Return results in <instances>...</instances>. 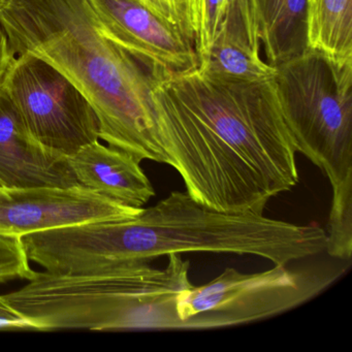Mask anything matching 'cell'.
<instances>
[{
    "label": "cell",
    "mask_w": 352,
    "mask_h": 352,
    "mask_svg": "<svg viewBox=\"0 0 352 352\" xmlns=\"http://www.w3.org/2000/svg\"><path fill=\"white\" fill-rule=\"evenodd\" d=\"M69 160L36 141L0 86V189L73 187Z\"/></svg>",
    "instance_id": "9"
},
{
    "label": "cell",
    "mask_w": 352,
    "mask_h": 352,
    "mask_svg": "<svg viewBox=\"0 0 352 352\" xmlns=\"http://www.w3.org/2000/svg\"><path fill=\"white\" fill-rule=\"evenodd\" d=\"M0 86L32 137L48 149L69 157L100 141V122L87 98L46 61L15 55Z\"/></svg>",
    "instance_id": "6"
},
{
    "label": "cell",
    "mask_w": 352,
    "mask_h": 352,
    "mask_svg": "<svg viewBox=\"0 0 352 352\" xmlns=\"http://www.w3.org/2000/svg\"><path fill=\"white\" fill-rule=\"evenodd\" d=\"M0 331H36L34 325L0 296Z\"/></svg>",
    "instance_id": "17"
},
{
    "label": "cell",
    "mask_w": 352,
    "mask_h": 352,
    "mask_svg": "<svg viewBox=\"0 0 352 352\" xmlns=\"http://www.w3.org/2000/svg\"><path fill=\"white\" fill-rule=\"evenodd\" d=\"M0 24L15 55L46 61L87 98L100 140L170 166L154 107L155 80L104 34L88 0H0Z\"/></svg>",
    "instance_id": "2"
},
{
    "label": "cell",
    "mask_w": 352,
    "mask_h": 352,
    "mask_svg": "<svg viewBox=\"0 0 352 352\" xmlns=\"http://www.w3.org/2000/svg\"><path fill=\"white\" fill-rule=\"evenodd\" d=\"M178 5H180V7L186 12L187 15H188L189 19H190V13H189V6H190V0H176ZM191 22V19H190ZM192 26V25H191Z\"/></svg>",
    "instance_id": "19"
},
{
    "label": "cell",
    "mask_w": 352,
    "mask_h": 352,
    "mask_svg": "<svg viewBox=\"0 0 352 352\" xmlns=\"http://www.w3.org/2000/svg\"><path fill=\"white\" fill-rule=\"evenodd\" d=\"M142 209L125 207L80 185L0 189V234L21 238L84 222L126 219Z\"/></svg>",
    "instance_id": "8"
},
{
    "label": "cell",
    "mask_w": 352,
    "mask_h": 352,
    "mask_svg": "<svg viewBox=\"0 0 352 352\" xmlns=\"http://www.w3.org/2000/svg\"><path fill=\"white\" fill-rule=\"evenodd\" d=\"M111 41L146 67L156 82L199 67L192 41L137 0H88Z\"/></svg>",
    "instance_id": "7"
},
{
    "label": "cell",
    "mask_w": 352,
    "mask_h": 352,
    "mask_svg": "<svg viewBox=\"0 0 352 352\" xmlns=\"http://www.w3.org/2000/svg\"><path fill=\"white\" fill-rule=\"evenodd\" d=\"M154 107L170 166L199 203L263 214L300 181L273 79L228 81L195 71L155 82Z\"/></svg>",
    "instance_id": "1"
},
{
    "label": "cell",
    "mask_w": 352,
    "mask_h": 352,
    "mask_svg": "<svg viewBox=\"0 0 352 352\" xmlns=\"http://www.w3.org/2000/svg\"><path fill=\"white\" fill-rule=\"evenodd\" d=\"M261 45L275 67L308 50L309 0H252Z\"/></svg>",
    "instance_id": "12"
},
{
    "label": "cell",
    "mask_w": 352,
    "mask_h": 352,
    "mask_svg": "<svg viewBox=\"0 0 352 352\" xmlns=\"http://www.w3.org/2000/svg\"><path fill=\"white\" fill-rule=\"evenodd\" d=\"M150 11L180 28L195 44L190 19L176 0H137Z\"/></svg>",
    "instance_id": "15"
},
{
    "label": "cell",
    "mask_w": 352,
    "mask_h": 352,
    "mask_svg": "<svg viewBox=\"0 0 352 352\" xmlns=\"http://www.w3.org/2000/svg\"><path fill=\"white\" fill-rule=\"evenodd\" d=\"M261 41L252 0H230L226 17L201 71L228 81L273 79L276 69L261 56Z\"/></svg>",
    "instance_id": "10"
},
{
    "label": "cell",
    "mask_w": 352,
    "mask_h": 352,
    "mask_svg": "<svg viewBox=\"0 0 352 352\" xmlns=\"http://www.w3.org/2000/svg\"><path fill=\"white\" fill-rule=\"evenodd\" d=\"M336 274L298 272L274 265L259 273L244 274L232 267L215 279L183 292L178 313L188 331L239 327L292 310L327 289Z\"/></svg>",
    "instance_id": "5"
},
{
    "label": "cell",
    "mask_w": 352,
    "mask_h": 352,
    "mask_svg": "<svg viewBox=\"0 0 352 352\" xmlns=\"http://www.w3.org/2000/svg\"><path fill=\"white\" fill-rule=\"evenodd\" d=\"M228 3L230 0H206V30H207V40L210 49L226 17Z\"/></svg>",
    "instance_id": "16"
},
{
    "label": "cell",
    "mask_w": 352,
    "mask_h": 352,
    "mask_svg": "<svg viewBox=\"0 0 352 352\" xmlns=\"http://www.w3.org/2000/svg\"><path fill=\"white\" fill-rule=\"evenodd\" d=\"M21 239L0 234V283L16 279H30L34 274Z\"/></svg>",
    "instance_id": "14"
},
{
    "label": "cell",
    "mask_w": 352,
    "mask_h": 352,
    "mask_svg": "<svg viewBox=\"0 0 352 352\" xmlns=\"http://www.w3.org/2000/svg\"><path fill=\"white\" fill-rule=\"evenodd\" d=\"M14 58H15V54L12 52L9 38L0 24V84L3 82V77Z\"/></svg>",
    "instance_id": "18"
},
{
    "label": "cell",
    "mask_w": 352,
    "mask_h": 352,
    "mask_svg": "<svg viewBox=\"0 0 352 352\" xmlns=\"http://www.w3.org/2000/svg\"><path fill=\"white\" fill-rule=\"evenodd\" d=\"M168 265H127L81 275L36 272L28 283L3 296L36 331H188L179 296L192 287L190 263L168 255Z\"/></svg>",
    "instance_id": "3"
},
{
    "label": "cell",
    "mask_w": 352,
    "mask_h": 352,
    "mask_svg": "<svg viewBox=\"0 0 352 352\" xmlns=\"http://www.w3.org/2000/svg\"><path fill=\"white\" fill-rule=\"evenodd\" d=\"M275 69L276 94L294 149L324 173L331 205L352 199V60L308 49Z\"/></svg>",
    "instance_id": "4"
},
{
    "label": "cell",
    "mask_w": 352,
    "mask_h": 352,
    "mask_svg": "<svg viewBox=\"0 0 352 352\" xmlns=\"http://www.w3.org/2000/svg\"><path fill=\"white\" fill-rule=\"evenodd\" d=\"M80 186L133 209H142L155 190L137 160L94 142L67 157Z\"/></svg>",
    "instance_id": "11"
},
{
    "label": "cell",
    "mask_w": 352,
    "mask_h": 352,
    "mask_svg": "<svg viewBox=\"0 0 352 352\" xmlns=\"http://www.w3.org/2000/svg\"><path fill=\"white\" fill-rule=\"evenodd\" d=\"M308 49L352 60V0H309Z\"/></svg>",
    "instance_id": "13"
}]
</instances>
